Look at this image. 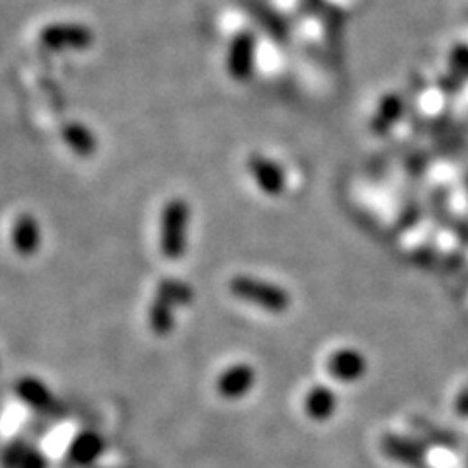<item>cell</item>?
Returning a JSON list of instances; mask_svg holds the SVG:
<instances>
[{
  "label": "cell",
  "mask_w": 468,
  "mask_h": 468,
  "mask_svg": "<svg viewBox=\"0 0 468 468\" xmlns=\"http://www.w3.org/2000/svg\"><path fill=\"white\" fill-rule=\"evenodd\" d=\"M30 453H32V447L28 445V443L23 439H16L5 449L3 463L6 468H20L23 463H26Z\"/></svg>",
  "instance_id": "5bb4252c"
},
{
  "label": "cell",
  "mask_w": 468,
  "mask_h": 468,
  "mask_svg": "<svg viewBox=\"0 0 468 468\" xmlns=\"http://www.w3.org/2000/svg\"><path fill=\"white\" fill-rule=\"evenodd\" d=\"M254 53L256 40L250 33H238L231 43L229 57H226V67L234 80H248L254 69Z\"/></svg>",
  "instance_id": "ba28073f"
},
{
  "label": "cell",
  "mask_w": 468,
  "mask_h": 468,
  "mask_svg": "<svg viewBox=\"0 0 468 468\" xmlns=\"http://www.w3.org/2000/svg\"><path fill=\"white\" fill-rule=\"evenodd\" d=\"M191 223L189 203L174 197L164 206L161 215V252L166 260L184 258L188 250V233Z\"/></svg>",
  "instance_id": "7a4b0ae2"
},
{
  "label": "cell",
  "mask_w": 468,
  "mask_h": 468,
  "mask_svg": "<svg viewBox=\"0 0 468 468\" xmlns=\"http://www.w3.org/2000/svg\"><path fill=\"white\" fill-rule=\"evenodd\" d=\"M10 243L20 258H32L41 248V226L32 213H20L10 231Z\"/></svg>",
  "instance_id": "8992f818"
},
{
  "label": "cell",
  "mask_w": 468,
  "mask_h": 468,
  "mask_svg": "<svg viewBox=\"0 0 468 468\" xmlns=\"http://www.w3.org/2000/svg\"><path fill=\"white\" fill-rule=\"evenodd\" d=\"M246 166H248L250 176L254 178V182L263 196L278 197L283 194L285 172L278 162H273L271 159H268V156L254 152V154H250Z\"/></svg>",
  "instance_id": "5b68a950"
},
{
  "label": "cell",
  "mask_w": 468,
  "mask_h": 468,
  "mask_svg": "<svg viewBox=\"0 0 468 468\" xmlns=\"http://www.w3.org/2000/svg\"><path fill=\"white\" fill-rule=\"evenodd\" d=\"M40 41L51 51H82L92 45L94 35L87 26H80V23H53V26H47L41 32Z\"/></svg>",
  "instance_id": "3957f363"
},
{
  "label": "cell",
  "mask_w": 468,
  "mask_h": 468,
  "mask_svg": "<svg viewBox=\"0 0 468 468\" xmlns=\"http://www.w3.org/2000/svg\"><path fill=\"white\" fill-rule=\"evenodd\" d=\"M16 396L32 410H38L41 414H53L59 404L51 389L38 377H22L16 381Z\"/></svg>",
  "instance_id": "52a82bcc"
},
{
  "label": "cell",
  "mask_w": 468,
  "mask_h": 468,
  "mask_svg": "<svg viewBox=\"0 0 468 468\" xmlns=\"http://www.w3.org/2000/svg\"><path fill=\"white\" fill-rule=\"evenodd\" d=\"M63 139L70 151L78 156H84V159L92 156L96 152V147H98L96 145V137L92 135V131L77 122L67 124L63 127Z\"/></svg>",
  "instance_id": "8fae6325"
},
{
  "label": "cell",
  "mask_w": 468,
  "mask_h": 468,
  "mask_svg": "<svg viewBox=\"0 0 468 468\" xmlns=\"http://www.w3.org/2000/svg\"><path fill=\"white\" fill-rule=\"evenodd\" d=\"M256 369L248 363H233L221 371L215 382L217 394L225 400H243L256 387Z\"/></svg>",
  "instance_id": "277c9868"
},
{
  "label": "cell",
  "mask_w": 468,
  "mask_h": 468,
  "mask_svg": "<svg viewBox=\"0 0 468 468\" xmlns=\"http://www.w3.org/2000/svg\"><path fill=\"white\" fill-rule=\"evenodd\" d=\"M305 408H307V412H308L310 418H317V419L326 418L334 410V396L326 389L310 390L308 396H307Z\"/></svg>",
  "instance_id": "4fadbf2b"
},
{
  "label": "cell",
  "mask_w": 468,
  "mask_h": 468,
  "mask_svg": "<svg viewBox=\"0 0 468 468\" xmlns=\"http://www.w3.org/2000/svg\"><path fill=\"white\" fill-rule=\"evenodd\" d=\"M20 468H47V459L43 457V454L40 451L32 449V453L28 454L26 463H23Z\"/></svg>",
  "instance_id": "9a60e30c"
},
{
  "label": "cell",
  "mask_w": 468,
  "mask_h": 468,
  "mask_svg": "<svg viewBox=\"0 0 468 468\" xmlns=\"http://www.w3.org/2000/svg\"><path fill=\"white\" fill-rule=\"evenodd\" d=\"M229 291L238 301L268 310L271 315H283L291 305V295L283 287L248 273L234 275L229 281Z\"/></svg>",
  "instance_id": "6da1fadb"
},
{
  "label": "cell",
  "mask_w": 468,
  "mask_h": 468,
  "mask_svg": "<svg viewBox=\"0 0 468 468\" xmlns=\"http://www.w3.org/2000/svg\"><path fill=\"white\" fill-rule=\"evenodd\" d=\"M176 305L170 301V298L164 297L162 293H154L152 303L149 307V328L154 335L159 338H166L174 332L176 326Z\"/></svg>",
  "instance_id": "30bf717a"
},
{
  "label": "cell",
  "mask_w": 468,
  "mask_h": 468,
  "mask_svg": "<svg viewBox=\"0 0 468 468\" xmlns=\"http://www.w3.org/2000/svg\"><path fill=\"white\" fill-rule=\"evenodd\" d=\"M156 293H162L164 297L170 298L176 307H188L194 303V298H196L194 287L182 280H176V278L162 280L159 283V287H156Z\"/></svg>",
  "instance_id": "7c38bea8"
},
{
  "label": "cell",
  "mask_w": 468,
  "mask_h": 468,
  "mask_svg": "<svg viewBox=\"0 0 468 468\" xmlns=\"http://www.w3.org/2000/svg\"><path fill=\"white\" fill-rule=\"evenodd\" d=\"M104 439L96 431H80L69 443L67 457L75 466H90L102 457Z\"/></svg>",
  "instance_id": "9c48e42d"
}]
</instances>
